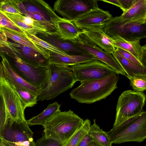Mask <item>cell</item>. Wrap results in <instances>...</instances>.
<instances>
[{"mask_svg":"<svg viewBox=\"0 0 146 146\" xmlns=\"http://www.w3.org/2000/svg\"><path fill=\"white\" fill-rule=\"evenodd\" d=\"M119 16L122 19L129 20L146 18V0H135L132 6Z\"/></svg>","mask_w":146,"mask_h":146,"instance_id":"24","label":"cell"},{"mask_svg":"<svg viewBox=\"0 0 146 146\" xmlns=\"http://www.w3.org/2000/svg\"><path fill=\"white\" fill-rule=\"evenodd\" d=\"M0 12L22 15L18 8L16 0H0Z\"/></svg>","mask_w":146,"mask_h":146,"instance_id":"29","label":"cell"},{"mask_svg":"<svg viewBox=\"0 0 146 146\" xmlns=\"http://www.w3.org/2000/svg\"><path fill=\"white\" fill-rule=\"evenodd\" d=\"M57 29L61 38L67 40L75 39L81 31L71 20L62 18L57 22Z\"/></svg>","mask_w":146,"mask_h":146,"instance_id":"23","label":"cell"},{"mask_svg":"<svg viewBox=\"0 0 146 146\" xmlns=\"http://www.w3.org/2000/svg\"><path fill=\"white\" fill-rule=\"evenodd\" d=\"M83 119L71 110L59 109L44 124L43 132L46 138L66 142L81 126Z\"/></svg>","mask_w":146,"mask_h":146,"instance_id":"2","label":"cell"},{"mask_svg":"<svg viewBox=\"0 0 146 146\" xmlns=\"http://www.w3.org/2000/svg\"><path fill=\"white\" fill-rule=\"evenodd\" d=\"M1 140L7 146H35V142L33 139L23 142L13 143L8 142L3 140Z\"/></svg>","mask_w":146,"mask_h":146,"instance_id":"38","label":"cell"},{"mask_svg":"<svg viewBox=\"0 0 146 146\" xmlns=\"http://www.w3.org/2000/svg\"><path fill=\"white\" fill-rule=\"evenodd\" d=\"M104 32L113 39L135 41L146 38V18L134 20L112 17L106 24Z\"/></svg>","mask_w":146,"mask_h":146,"instance_id":"4","label":"cell"},{"mask_svg":"<svg viewBox=\"0 0 146 146\" xmlns=\"http://www.w3.org/2000/svg\"><path fill=\"white\" fill-rule=\"evenodd\" d=\"M33 135L27 120L17 121L8 116L0 130V139L12 143L32 140Z\"/></svg>","mask_w":146,"mask_h":146,"instance_id":"13","label":"cell"},{"mask_svg":"<svg viewBox=\"0 0 146 146\" xmlns=\"http://www.w3.org/2000/svg\"><path fill=\"white\" fill-rule=\"evenodd\" d=\"M76 146H100L88 133Z\"/></svg>","mask_w":146,"mask_h":146,"instance_id":"36","label":"cell"},{"mask_svg":"<svg viewBox=\"0 0 146 146\" xmlns=\"http://www.w3.org/2000/svg\"><path fill=\"white\" fill-rule=\"evenodd\" d=\"M0 146H7L5 145L3 142L0 139Z\"/></svg>","mask_w":146,"mask_h":146,"instance_id":"42","label":"cell"},{"mask_svg":"<svg viewBox=\"0 0 146 146\" xmlns=\"http://www.w3.org/2000/svg\"><path fill=\"white\" fill-rule=\"evenodd\" d=\"M49 78L39 89L38 101L52 100L72 88L77 82L69 66L49 63Z\"/></svg>","mask_w":146,"mask_h":146,"instance_id":"3","label":"cell"},{"mask_svg":"<svg viewBox=\"0 0 146 146\" xmlns=\"http://www.w3.org/2000/svg\"><path fill=\"white\" fill-rule=\"evenodd\" d=\"M35 146H63V143L60 141L46 138L43 134L42 136L37 139Z\"/></svg>","mask_w":146,"mask_h":146,"instance_id":"34","label":"cell"},{"mask_svg":"<svg viewBox=\"0 0 146 146\" xmlns=\"http://www.w3.org/2000/svg\"><path fill=\"white\" fill-rule=\"evenodd\" d=\"M2 59L4 72V78L12 86H17L37 95L39 93L38 89L34 87L18 75L12 69L6 57L0 54Z\"/></svg>","mask_w":146,"mask_h":146,"instance_id":"18","label":"cell"},{"mask_svg":"<svg viewBox=\"0 0 146 146\" xmlns=\"http://www.w3.org/2000/svg\"><path fill=\"white\" fill-rule=\"evenodd\" d=\"M88 133L100 146H112V144L106 132L97 124L95 119H94L93 124L90 125Z\"/></svg>","mask_w":146,"mask_h":146,"instance_id":"26","label":"cell"},{"mask_svg":"<svg viewBox=\"0 0 146 146\" xmlns=\"http://www.w3.org/2000/svg\"><path fill=\"white\" fill-rule=\"evenodd\" d=\"M99 1H101L104 2L110 3L115 5L119 7L120 8H121L120 5L118 0H99Z\"/></svg>","mask_w":146,"mask_h":146,"instance_id":"40","label":"cell"},{"mask_svg":"<svg viewBox=\"0 0 146 146\" xmlns=\"http://www.w3.org/2000/svg\"><path fill=\"white\" fill-rule=\"evenodd\" d=\"M27 12H34L54 25L57 29V22L61 18L55 13L50 6L43 0L22 1Z\"/></svg>","mask_w":146,"mask_h":146,"instance_id":"16","label":"cell"},{"mask_svg":"<svg viewBox=\"0 0 146 146\" xmlns=\"http://www.w3.org/2000/svg\"><path fill=\"white\" fill-rule=\"evenodd\" d=\"M6 117L5 105L2 96L0 94V130L5 123Z\"/></svg>","mask_w":146,"mask_h":146,"instance_id":"37","label":"cell"},{"mask_svg":"<svg viewBox=\"0 0 146 146\" xmlns=\"http://www.w3.org/2000/svg\"><path fill=\"white\" fill-rule=\"evenodd\" d=\"M6 58L12 69L28 83L39 90L49 77L48 67L36 66L29 64L14 56Z\"/></svg>","mask_w":146,"mask_h":146,"instance_id":"7","label":"cell"},{"mask_svg":"<svg viewBox=\"0 0 146 146\" xmlns=\"http://www.w3.org/2000/svg\"><path fill=\"white\" fill-rule=\"evenodd\" d=\"M0 94L4 103L7 116L17 121H26L24 113L25 109L19 96L4 78L0 81Z\"/></svg>","mask_w":146,"mask_h":146,"instance_id":"10","label":"cell"},{"mask_svg":"<svg viewBox=\"0 0 146 146\" xmlns=\"http://www.w3.org/2000/svg\"><path fill=\"white\" fill-rule=\"evenodd\" d=\"M119 78L111 74L98 79L85 80L73 89L70 93L71 98L80 103L90 104L105 99L117 88Z\"/></svg>","mask_w":146,"mask_h":146,"instance_id":"1","label":"cell"},{"mask_svg":"<svg viewBox=\"0 0 146 146\" xmlns=\"http://www.w3.org/2000/svg\"><path fill=\"white\" fill-rule=\"evenodd\" d=\"M70 40L78 48L109 65L116 74L126 76V74L113 55L106 52L92 43L81 31L77 37Z\"/></svg>","mask_w":146,"mask_h":146,"instance_id":"11","label":"cell"},{"mask_svg":"<svg viewBox=\"0 0 146 146\" xmlns=\"http://www.w3.org/2000/svg\"><path fill=\"white\" fill-rule=\"evenodd\" d=\"M0 51L8 56H17L32 65L48 67L49 64L48 60L39 52L15 42L7 40L0 42Z\"/></svg>","mask_w":146,"mask_h":146,"instance_id":"9","label":"cell"},{"mask_svg":"<svg viewBox=\"0 0 146 146\" xmlns=\"http://www.w3.org/2000/svg\"><path fill=\"white\" fill-rule=\"evenodd\" d=\"M61 105L55 102L48 105L44 111L38 115L27 120L29 125H43L45 122L60 109Z\"/></svg>","mask_w":146,"mask_h":146,"instance_id":"25","label":"cell"},{"mask_svg":"<svg viewBox=\"0 0 146 146\" xmlns=\"http://www.w3.org/2000/svg\"><path fill=\"white\" fill-rule=\"evenodd\" d=\"M120 5V9L123 13L125 12L133 5L135 0H118Z\"/></svg>","mask_w":146,"mask_h":146,"instance_id":"39","label":"cell"},{"mask_svg":"<svg viewBox=\"0 0 146 146\" xmlns=\"http://www.w3.org/2000/svg\"><path fill=\"white\" fill-rule=\"evenodd\" d=\"M91 125V122L88 119L83 121L82 124L63 146H76L83 138L88 133Z\"/></svg>","mask_w":146,"mask_h":146,"instance_id":"27","label":"cell"},{"mask_svg":"<svg viewBox=\"0 0 146 146\" xmlns=\"http://www.w3.org/2000/svg\"><path fill=\"white\" fill-rule=\"evenodd\" d=\"M130 85L135 91L143 92L146 89V76L136 75L129 79Z\"/></svg>","mask_w":146,"mask_h":146,"instance_id":"31","label":"cell"},{"mask_svg":"<svg viewBox=\"0 0 146 146\" xmlns=\"http://www.w3.org/2000/svg\"><path fill=\"white\" fill-rule=\"evenodd\" d=\"M96 0H58L54 2L53 9L63 18L73 20L80 15L98 7Z\"/></svg>","mask_w":146,"mask_h":146,"instance_id":"12","label":"cell"},{"mask_svg":"<svg viewBox=\"0 0 146 146\" xmlns=\"http://www.w3.org/2000/svg\"><path fill=\"white\" fill-rule=\"evenodd\" d=\"M48 51L49 54V63L68 66L96 59L88 53L81 54H62L48 50Z\"/></svg>","mask_w":146,"mask_h":146,"instance_id":"20","label":"cell"},{"mask_svg":"<svg viewBox=\"0 0 146 146\" xmlns=\"http://www.w3.org/2000/svg\"><path fill=\"white\" fill-rule=\"evenodd\" d=\"M116 48L115 50L124 58L137 65L141 66L144 67L142 64L130 53L121 48L119 47H116Z\"/></svg>","mask_w":146,"mask_h":146,"instance_id":"35","label":"cell"},{"mask_svg":"<svg viewBox=\"0 0 146 146\" xmlns=\"http://www.w3.org/2000/svg\"><path fill=\"white\" fill-rule=\"evenodd\" d=\"M26 34L28 37L34 42L42 46L48 50L60 54H67L65 52L60 50L46 42L40 39L35 35L27 33Z\"/></svg>","mask_w":146,"mask_h":146,"instance_id":"32","label":"cell"},{"mask_svg":"<svg viewBox=\"0 0 146 146\" xmlns=\"http://www.w3.org/2000/svg\"><path fill=\"white\" fill-rule=\"evenodd\" d=\"M145 100L146 95L143 92L131 90L123 92L118 100L113 126L131 118L141 115L144 112L143 108Z\"/></svg>","mask_w":146,"mask_h":146,"instance_id":"6","label":"cell"},{"mask_svg":"<svg viewBox=\"0 0 146 146\" xmlns=\"http://www.w3.org/2000/svg\"><path fill=\"white\" fill-rule=\"evenodd\" d=\"M81 31L92 43L106 52L111 54L115 50L113 39L104 32L103 28H91Z\"/></svg>","mask_w":146,"mask_h":146,"instance_id":"17","label":"cell"},{"mask_svg":"<svg viewBox=\"0 0 146 146\" xmlns=\"http://www.w3.org/2000/svg\"><path fill=\"white\" fill-rule=\"evenodd\" d=\"M11 86L19 96L25 109L32 107L37 104V95L17 86Z\"/></svg>","mask_w":146,"mask_h":146,"instance_id":"28","label":"cell"},{"mask_svg":"<svg viewBox=\"0 0 146 146\" xmlns=\"http://www.w3.org/2000/svg\"><path fill=\"white\" fill-rule=\"evenodd\" d=\"M6 37L23 45L28 46L39 52L48 60L49 54L48 50L38 45L31 40L28 37L7 28L0 27Z\"/></svg>","mask_w":146,"mask_h":146,"instance_id":"22","label":"cell"},{"mask_svg":"<svg viewBox=\"0 0 146 146\" xmlns=\"http://www.w3.org/2000/svg\"><path fill=\"white\" fill-rule=\"evenodd\" d=\"M35 36L52 46L65 52L68 54H87L73 44L70 40L62 38L58 32H41Z\"/></svg>","mask_w":146,"mask_h":146,"instance_id":"15","label":"cell"},{"mask_svg":"<svg viewBox=\"0 0 146 146\" xmlns=\"http://www.w3.org/2000/svg\"><path fill=\"white\" fill-rule=\"evenodd\" d=\"M129 79L136 75L146 76V68L136 64L123 56L115 50L111 54Z\"/></svg>","mask_w":146,"mask_h":146,"instance_id":"21","label":"cell"},{"mask_svg":"<svg viewBox=\"0 0 146 146\" xmlns=\"http://www.w3.org/2000/svg\"><path fill=\"white\" fill-rule=\"evenodd\" d=\"M4 78V72L2 64L0 62V81L2 79Z\"/></svg>","mask_w":146,"mask_h":146,"instance_id":"41","label":"cell"},{"mask_svg":"<svg viewBox=\"0 0 146 146\" xmlns=\"http://www.w3.org/2000/svg\"><path fill=\"white\" fill-rule=\"evenodd\" d=\"M107 11L98 7L93 8L71 20L80 30L95 28H103L106 24L112 17Z\"/></svg>","mask_w":146,"mask_h":146,"instance_id":"14","label":"cell"},{"mask_svg":"<svg viewBox=\"0 0 146 146\" xmlns=\"http://www.w3.org/2000/svg\"><path fill=\"white\" fill-rule=\"evenodd\" d=\"M7 28L27 37L28 36L26 32L16 25L7 17L0 13V27Z\"/></svg>","mask_w":146,"mask_h":146,"instance_id":"30","label":"cell"},{"mask_svg":"<svg viewBox=\"0 0 146 146\" xmlns=\"http://www.w3.org/2000/svg\"><path fill=\"white\" fill-rule=\"evenodd\" d=\"M114 47L121 48L133 55L146 68V45L141 46L140 40L129 42L121 39H113Z\"/></svg>","mask_w":146,"mask_h":146,"instance_id":"19","label":"cell"},{"mask_svg":"<svg viewBox=\"0 0 146 146\" xmlns=\"http://www.w3.org/2000/svg\"><path fill=\"white\" fill-rule=\"evenodd\" d=\"M106 133L112 144L143 141L146 138V112L113 126Z\"/></svg>","mask_w":146,"mask_h":146,"instance_id":"5","label":"cell"},{"mask_svg":"<svg viewBox=\"0 0 146 146\" xmlns=\"http://www.w3.org/2000/svg\"><path fill=\"white\" fill-rule=\"evenodd\" d=\"M14 14L17 18L24 23L27 25L35 27L40 32H47L46 29L42 25L33 19L22 15Z\"/></svg>","mask_w":146,"mask_h":146,"instance_id":"33","label":"cell"},{"mask_svg":"<svg viewBox=\"0 0 146 146\" xmlns=\"http://www.w3.org/2000/svg\"><path fill=\"white\" fill-rule=\"evenodd\" d=\"M76 81L99 79L116 74L110 66L97 59L69 66Z\"/></svg>","mask_w":146,"mask_h":146,"instance_id":"8","label":"cell"}]
</instances>
